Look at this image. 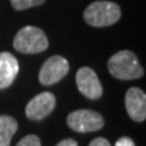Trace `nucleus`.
<instances>
[{
    "mask_svg": "<svg viewBox=\"0 0 146 146\" xmlns=\"http://www.w3.org/2000/svg\"><path fill=\"white\" fill-rule=\"evenodd\" d=\"M107 67L111 76L121 80L138 79L144 76V68L139 63L136 55L130 50H122L111 56Z\"/></svg>",
    "mask_w": 146,
    "mask_h": 146,
    "instance_id": "obj_1",
    "label": "nucleus"
},
{
    "mask_svg": "<svg viewBox=\"0 0 146 146\" xmlns=\"http://www.w3.org/2000/svg\"><path fill=\"white\" fill-rule=\"evenodd\" d=\"M83 17L86 23L93 27L112 26L121 18V7L116 3L99 0L85 9Z\"/></svg>",
    "mask_w": 146,
    "mask_h": 146,
    "instance_id": "obj_2",
    "label": "nucleus"
},
{
    "mask_svg": "<svg viewBox=\"0 0 146 146\" xmlns=\"http://www.w3.org/2000/svg\"><path fill=\"white\" fill-rule=\"evenodd\" d=\"M13 46L22 54H38L49 46L44 32L34 26H27L17 32L13 39Z\"/></svg>",
    "mask_w": 146,
    "mask_h": 146,
    "instance_id": "obj_3",
    "label": "nucleus"
},
{
    "mask_svg": "<svg viewBox=\"0 0 146 146\" xmlns=\"http://www.w3.org/2000/svg\"><path fill=\"white\" fill-rule=\"evenodd\" d=\"M67 124L77 133H90L100 130L105 122L102 116L93 110H77L67 117Z\"/></svg>",
    "mask_w": 146,
    "mask_h": 146,
    "instance_id": "obj_4",
    "label": "nucleus"
},
{
    "mask_svg": "<svg viewBox=\"0 0 146 146\" xmlns=\"http://www.w3.org/2000/svg\"><path fill=\"white\" fill-rule=\"evenodd\" d=\"M70 71V63L62 56H51L43 63L39 72V82L43 85H51L60 82Z\"/></svg>",
    "mask_w": 146,
    "mask_h": 146,
    "instance_id": "obj_5",
    "label": "nucleus"
},
{
    "mask_svg": "<svg viewBox=\"0 0 146 146\" xmlns=\"http://www.w3.org/2000/svg\"><path fill=\"white\" fill-rule=\"evenodd\" d=\"M76 83L82 94L88 99L96 100L102 96V85L98 74L89 67H82L76 74Z\"/></svg>",
    "mask_w": 146,
    "mask_h": 146,
    "instance_id": "obj_6",
    "label": "nucleus"
},
{
    "mask_svg": "<svg viewBox=\"0 0 146 146\" xmlns=\"http://www.w3.org/2000/svg\"><path fill=\"white\" fill-rule=\"evenodd\" d=\"M56 106V99L52 93L44 91L34 96L26 106V116L29 119L40 121L49 116Z\"/></svg>",
    "mask_w": 146,
    "mask_h": 146,
    "instance_id": "obj_7",
    "label": "nucleus"
},
{
    "mask_svg": "<svg viewBox=\"0 0 146 146\" xmlns=\"http://www.w3.org/2000/svg\"><path fill=\"white\" fill-rule=\"evenodd\" d=\"M125 108L129 117L135 122L146 118V95L141 89L133 86L125 94Z\"/></svg>",
    "mask_w": 146,
    "mask_h": 146,
    "instance_id": "obj_8",
    "label": "nucleus"
},
{
    "mask_svg": "<svg viewBox=\"0 0 146 146\" xmlns=\"http://www.w3.org/2000/svg\"><path fill=\"white\" fill-rule=\"evenodd\" d=\"M18 62L10 52H0V89L10 86L18 73Z\"/></svg>",
    "mask_w": 146,
    "mask_h": 146,
    "instance_id": "obj_9",
    "label": "nucleus"
},
{
    "mask_svg": "<svg viewBox=\"0 0 146 146\" xmlns=\"http://www.w3.org/2000/svg\"><path fill=\"white\" fill-rule=\"evenodd\" d=\"M18 124L11 116H0V146H10L13 134L17 131Z\"/></svg>",
    "mask_w": 146,
    "mask_h": 146,
    "instance_id": "obj_10",
    "label": "nucleus"
},
{
    "mask_svg": "<svg viewBox=\"0 0 146 146\" xmlns=\"http://www.w3.org/2000/svg\"><path fill=\"white\" fill-rule=\"evenodd\" d=\"M11 5L15 10H27L29 7L33 6H38L44 4L45 0H10Z\"/></svg>",
    "mask_w": 146,
    "mask_h": 146,
    "instance_id": "obj_11",
    "label": "nucleus"
},
{
    "mask_svg": "<svg viewBox=\"0 0 146 146\" xmlns=\"http://www.w3.org/2000/svg\"><path fill=\"white\" fill-rule=\"evenodd\" d=\"M16 146H42V143H40V139L36 135L31 134L25 136L23 139H21L20 143Z\"/></svg>",
    "mask_w": 146,
    "mask_h": 146,
    "instance_id": "obj_12",
    "label": "nucleus"
},
{
    "mask_svg": "<svg viewBox=\"0 0 146 146\" xmlns=\"http://www.w3.org/2000/svg\"><path fill=\"white\" fill-rule=\"evenodd\" d=\"M89 146H111V144H110V141L105 138H96L91 141L89 144Z\"/></svg>",
    "mask_w": 146,
    "mask_h": 146,
    "instance_id": "obj_13",
    "label": "nucleus"
},
{
    "mask_svg": "<svg viewBox=\"0 0 146 146\" xmlns=\"http://www.w3.org/2000/svg\"><path fill=\"white\" fill-rule=\"evenodd\" d=\"M115 146H135L134 141L131 140L130 138H127V136H124V138H121L117 140V143L115 144Z\"/></svg>",
    "mask_w": 146,
    "mask_h": 146,
    "instance_id": "obj_14",
    "label": "nucleus"
},
{
    "mask_svg": "<svg viewBox=\"0 0 146 146\" xmlns=\"http://www.w3.org/2000/svg\"><path fill=\"white\" fill-rule=\"evenodd\" d=\"M56 146H78V144H77V141L73 140V139H65V140L60 141Z\"/></svg>",
    "mask_w": 146,
    "mask_h": 146,
    "instance_id": "obj_15",
    "label": "nucleus"
}]
</instances>
